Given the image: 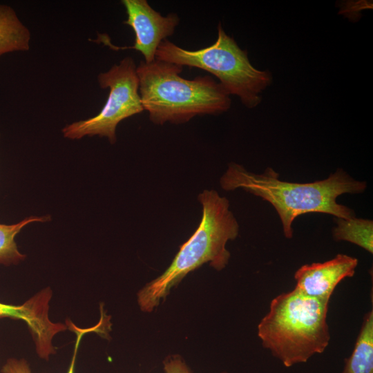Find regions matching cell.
Returning <instances> with one entry per match:
<instances>
[{
    "mask_svg": "<svg viewBox=\"0 0 373 373\" xmlns=\"http://www.w3.org/2000/svg\"><path fill=\"white\" fill-rule=\"evenodd\" d=\"M220 184L227 191L242 189L270 203L279 216L287 238L293 237V222L303 214L323 213L339 218H354V210L338 204L336 199L344 193H363L367 187L365 182L352 178L341 169L323 180L297 183L280 180L279 174L270 167L257 174L234 162L229 164Z\"/></svg>",
    "mask_w": 373,
    "mask_h": 373,
    "instance_id": "cell-1",
    "label": "cell"
},
{
    "mask_svg": "<svg viewBox=\"0 0 373 373\" xmlns=\"http://www.w3.org/2000/svg\"><path fill=\"white\" fill-rule=\"evenodd\" d=\"M182 70V66L157 59L137 66L142 104L153 124H182L230 108V95L220 83L208 75L184 79L180 75Z\"/></svg>",
    "mask_w": 373,
    "mask_h": 373,
    "instance_id": "cell-2",
    "label": "cell"
},
{
    "mask_svg": "<svg viewBox=\"0 0 373 373\" xmlns=\"http://www.w3.org/2000/svg\"><path fill=\"white\" fill-rule=\"evenodd\" d=\"M198 199L202 206L198 227L180 247L166 271L137 293V303L143 312L153 311L174 286L203 264L209 262L220 271L229 262L231 254L226 245L236 238L239 232V224L229 209V202L214 190L203 191Z\"/></svg>",
    "mask_w": 373,
    "mask_h": 373,
    "instance_id": "cell-3",
    "label": "cell"
},
{
    "mask_svg": "<svg viewBox=\"0 0 373 373\" xmlns=\"http://www.w3.org/2000/svg\"><path fill=\"white\" fill-rule=\"evenodd\" d=\"M328 305L295 288L277 296L258 325L263 347L286 367L323 353L330 341Z\"/></svg>",
    "mask_w": 373,
    "mask_h": 373,
    "instance_id": "cell-4",
    "label": "cell"
},
{
    "mask_svg": "<svg viewBox=\"0 0 373 373\" xmlns=\"http://www.w3.org/2000/svg\"><path fill=\"white\" fill-rule=\"evenodd\" d=\"M155 59L213 74L229 95L239 97L248 108H255L261 102V93L272 82L271 73L254 68L247 52L224 32L220 23L217 39L212 45L189 50L164 39L157 47Z\"/></svg>",
    "mask_w": 373,
    "mask_h": 373,
    "instance_id": "cell-5",
    "label": "cell"
},
{
    "mask_svg": "<svg viewBox=\"0 0 373 373\" xmlns=\"http://www.w3.org/2000/svg\"><path fill=\"white\" fill-rule=\"evenodd\" d=\"M137 66L131 57L114 64L97 76L102 88H109L107 100L95 116L66 125L62 129L64 137L79 140L84 136L98 135L116 142V128L122 120L144 110L139 93Z\"/></svg>",
    "mask_w": 373,
    "mask_h": 373,
    "instance_id": "cell-6",
    "label": "cell"
},
{
    "mask_svg": "<svg viewBox=\"0 0 373 373\" xmlns=\"http://www.w3.org/2000/svg\"><path fill=\"white\" fill-rule=\"evenodd\" d=\"M127 14L123 23L129 26L135 32L133 46L114 49L131 48L140 52L146 63L155 59L156 51L160 44L172 36L180 22L175 13L162 16L155 10L146 0H122Z\"/></svg>",
    "mask_w": 373,
    "mask_h": 373,
    "instance_id": "cell-7",
    "label": "cell"
},
{
    "mask_svg": "<svg viewBox=\"0 0 373 373\" xmlns=\"http://www.w3.org/2000/svg\"><path fill=\"white\" fill-rule=\"evenodd\" d=\"M52 292L46 287L19 305L0 302V318H10L24 321L33 338L37 355L48 361L56 353L54 336L67 329V325L52 322L48 316L49 302Z\"/></svg>",
    "mask_w": 373,
    "mask_h": 373,
    "instance_id": "cell-8",
    "label": "cell"
},
{
    "mask_svg": "<svg viewBox=\"0 0 373 373\" xmlns=\"http://www.w3.org/2000/svg\"><path fill=\"white\" fill-rule=\"evenodd\" d=\"M357 265V258L343 254L324 262L304 265L294 274V288L306 296L329 301L339 283L352 277Z\"/></svg>",
    "mask_w": 373,
    "mask_h": 373,
    "instance_id": "cell-9",
    "label": "cell"
},
{
    "mask_svg": "<svg viewBox=\"0 0 373 373\" xmlns=\"http://www.w3.org/2000/svg\"><path fill=\"white\" fill-rule=\"evenodd\" d=\"M30 30L10 6L0 3V57L4 54L28 51L30 49Z\"/></svg>",
    "mask_w": 373,
    "mask_h": 373,
    "instance_id": "cell-10",
    "label": "cell"
},
{
    "mask_svg": "<svg viewBox=\"0 0 373 373\" xmlns=\"http://www.w3.org/2000/svg\"><path fill=\"white\" fill-rule=\"evenodd\" d=\"M342 373H373V310L364 316L351 355L345 358Z\"/></svg>",
    "mask_w": 373,
    "mask_h": 373,
    "instance_id": "cell-11",
    "label": "cell"
},
{
    "mask_svg": "<svg viewBox=\"0 0 373 373\" xmlns=\"http://www.w3.org/2000/svg\"><path fill=\"white\" fill-rule=\"evenodd\" d=\"M336 226L332 231L336 241H347L355 244L370 254L373 253V222L372 220L337 218Z\"/></svg>",
    "mask_w": 373,
    "mask_h": 373,
    "instance_id": "cell-12",
    "label": "cell"
},
{
    "mask_svg": "<svg viewBox=\"0 0 373 373\" xmlns=\"http://www.w3.org/2000/svg\"><path fill=\"white\" fill-rule=\"evenodd\" d=\"M49 216H30L13 224H0V264L4 265H16L26 258L18 249L15 240L16 236L23 227L34 222H46Z\"/></svg>",
    "mask_w": 373,
    "mask_h": 373,
    "instance_id": "cell-13",
    "label": "cell"
},
{
    "mask_svg": "<svg viewBox=\"0 0 373 373\" xmlns=\"http://www.w3.org/2000/svg\"><path fill=\"white\" fill-rule=\"evenodd\" d=\"M164 370L166 373H191L189 367L178 355L167 357L164 361Z\"/></svg>",
    "mask_w": 373,
    "mask_h": 373,
    "instance_id": "cell-14",
    "label": "cell"
},
{
    "mask_svg": "<svg viewBox=\"0 0 373 373\" xmlns=\"http://www.w3.org/2000/svg\"><path fill=\"white\" fill-rule=\"evenodd\" d=\"M2 373H32L30 367L24 358H8L1 369Z\"/></svg>",
    "mask_w": 373,
    "mask_h": 373,
    "instance_id": "cell-15",
    "label": "cell"
},
{
    "mask_svg": "<svg viewBox=\"0 0 373 373\" xmlns=\"http://www.w3.org/2000/svg\"><path fill=\"white\" fill-rule=\"evenodd\" d=\"M75 333L77 335V341L75 343V347L74 349L73 356L68 370L67 373H74L75 372V361H76V356H77V352L78 350V347L81 341V338L82 336L86 333V331L82 329H77L75 331Z\"/></svg>",
    "mask_w": 373,
    "mask_h": 373,
    "instance_id": "cell-16",
    "label": "cell"
}]
</instances>
